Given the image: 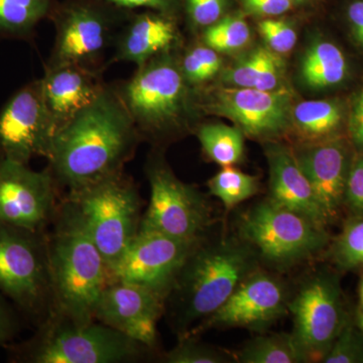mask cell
I'll use <instances>...</instances> for the list:
<instances>
[{
    "mask_svg": "<svg viewBox=\"0 0 363 363\" xmlns=\"http://www.w3.org/2000/svg\"><path fill=\"white\" fill-rule=\"evenodd\" d=\"M142 140L116 88L105 85L92 104L57 131L47 160L69 193L123 172Z\"/></svg>",
    "mask_w": 363,
    "mask_h": 363,
    "instance_id": "6da1fadb",
    "label": "cell"
},
{
    "mask_svg": "<svg viewBox=\"0 0 363 363\" xmlns=\"http://www.w3.org/2000/svg\"><path fill=\"white\" fill-rule=\"evenodd\" d=\"M48 231L52 314L75 323L95 321L94 309L105 288L116 281L111 267L93 240L75 203L59 205Z\"/></svg>",
    "mask_w": 363,
    "mask_h": 363,
    "instance_id": "7a4b0ae2",
    "label": "cell"
},
{
    "mask_svg": "<svg viewBox=\"0 0 363 363\" xmlns=\"http://www.w3.org/2000/svg\"><path fill=\"white\" fill-rule=\"evenodd\" d=\"M257 260L259 255L241 238L213 242L203 238L182 267L168 297H173L179 337L217 311L257 269Z\"/></svg>",
    "mask_w": 363,
    "mask_h": 363,
    "instance_id": "3957f363",
    "label": "cell"
},
{
    "mask_svg": "<svg viewBox=\"0 0 363 363\" xmlns=\"http://www.w3.org/2000/svg\"><path fill=\"white\" fill-rule=\"evenodd\" d=\"M116 90L142 138L180 133L201 111L199 95L184 77L180 60L172 51L138 66Z\"/></svg>",
    "mask_w": 363,
    "mask_h": 363,
    "instance_id": "277c9868",
    "label": "cell"
},
{
    "mask_svg": "<svg viewBox=\"0 0 363 363\" xmlns=\"http://www.w3.org/2000/svg\"><path fill=\"white\" fill-rule=\"evenodd\" d=\"M38 327L32 338L6 346L11 362H130L150 350L100 322L75 323L52 314Z\"/></svg>",
    "mask_w": 363,
    "mask_h": 363,
    "instance_id": "5b68a950",
    "label": "cell"
},
{
    "mask_svg": "<svg viewBox=\"0 0 363 363\" xmlns=\"http://www.w3.org/2000/svg\"><path fill=\"white\" fill-rule=\"evenodd\" d=\"M0 293L38 326L51 316L48 231L0 222Z\"/></svg>",
    "mask_w": 363,
    "mask_h": 363,
    "instance_id": "8992f818",
    "label": "cell"
},
{
    "mask_svg": "<svg viewBox=\"0 0 363 363\" xmlns=\"http://www.w3.org/2000/svg\"><path fill=\"white\" fill-rule=\"evenodd\" d=\"M131 13L104 0L55 4L49 18L56 37L47 66H77L99 73L105 52Z\"/></svg>",
    "mask_w": 363,
    "mask_h": 363,
    "instance_id": "52a82bcc",
    "label": "cell"
},
{
    "mask_svg": "<svg viewBox=\"0 0 363 363\" xmlns=\"http://www.w3.org/2000/svg\"><path fill=\"white\" fill-rule=\"evenodd\" d=\"M111 269L140 230V198L123 172L69 193Z\"/></svg>",
    "mask_w": 363,
    "mask_h": 363,
    "instance_id": "ba28073f",
    "label": "cell"
},
{
    "mask_svg": "<svg viewBox=\"0 0 363 363\" xmlns=\"http://www.w3.org/2000/svg\"><path fill=\"white\" fill-rule=\"evenodd\" d=\"M240 235L259 257L279 267L310 259L329 242L325 227L269 198L241 215Z\"/></svg>",
    "mask_w": 363,
    "mask_h": 363,
    "instance_id": "9c48e42d",
    "label": "cell"
},
{
    "mask_svg": "<svg viewBox=\"0 0 363 363\" xmlns=\"http://www.w3.org/2000/svg\"><path fill=\"white\" fill-rule=\"evenodd\" d=\"M145 174L150 197L140 230L183 240H203L211 226L212 212L201 193L177 178L161 155L150 157Z\"/></svg>",
    "mask_w": 363,
    "mask_h": 363,
    "instance_id": "30bf717a",
    "label": "cell"
},
{
    "mask_svg": "<svg viewBox=\"0 0 363 363\" xmlns=\"http://www.w3.org/2000/svg\"><path fill=\"white\" fill-rule=\"evenodd\" d=\"M292 335L307 362H323L347 320L337 278L319 272L301 286L292 301Z\"/></svg>",
    "mask_w": 363,
    "mask_h": 363,
    "instance_id": "8fae6325",
    "label": "cell"
},
{
    "mask_svg": "<svg viewBox=\"0 0 363 363\" xmlns=\"http://www.w3.org/2000/svg\"><path fill=\"white\" fill-rule=\"evenodd\" d=\"M199 106L207 113L225 117L245 135L257 140L279 138L291 128L292 93L285 87L272 91L224 87L199 95Z\"/></svg>",
    "mask_w": 363,
    "mask_h": 363,
    "instance_id": "7c38bea8",
    "label": "cell"
},
{
    "mask_svg": "<svg viewBox=\"0 0 363 363\" xmlns=\"http://www.w3.org/2000/svg\"><path fill=\"white\" fill-rule=\"evenodd\" d=\"M57 186L51 169L33 171L0 157V222L47 231L59 207Z\"/></svg>",
    "mask_w": 363,
    "mask_h": 363,
    "instance_id": "4fadbf2b",
    "label": "cell"
},
{
    "mask_svg": "<svg viewBox=\"0 0 363 363\" xmlns=\"http://www.w3.org/2000/svg\"><path fill=\"white\" fill-rule=\"evenodd\" d=\"M201 240L138 230L112 269L114 279L145 286L168 298L182 267Z\"/></svg>",
    "mask_w": 363,
    "mask_h": 363,
    "instance_id": "5bb4252c",
    "label": "cell"
},
{
    "mask_svg": "<svg viewBox=\"0 0 363 363\" xmlns=\"http://www.w3.org/2000/svg\"><path fill=\"white\" fill-rule=\"evenodd\" d=\"M55 133L38 79L14 93L0 111V157L23 164L35 157L47 159Z\"/></svg>",
    "mask_w": 363,
    "mask_h": 363,
    "instance_id": "9a60e30c",
    "label": "cell"
},
{
    "mask_svg": "<svg viewBox=\"0 0 363 363\" xmlns=\"http://www.w3.org/2000/svg\"><path fill=\"white\" fill-rule=\"evenodd\" d=\"M288 311L286 286L276 277L257 269L241 281L217 311L184 336H195L208 329L221 327L259 331L285 316Z\"/></svg>",
    "mask_w": 363,
    "mask_h": 363,
    "instance_id": "2e32d148",
    "label": "cell"
},
{
    "mask_svg": "<svg viewBox=\"0 0 363 363\" xmlns=\"http://www.w3.org/2000/svg\"><path fill=\"white\" fill-rule=\"evenodd\" d=\"M166 302L150 289L116 279L98 298L94 320L152 350L157 345V322Z\"/></svg>",
    "mask_w": 363,
    "mask_h": 363,
    "instance_id": "e0dca14e",
    "label": "cell"
},
{
    "mask_svg": "<svg viewBox=\"0 0 363 363\" xmlns=\"http://www.w3.org/2000/svg\"><path fill=\"white\" fill-rule=\"evenodd\" d=\"M329 221L344 205L351 160L346 145L336 138L306 143L294 150Z\"/></svg>",
    "mask_w": 363,
    "mask_h": 363,
    "instance_id": "ac0fdd59",
    "label": "cell"
},
{
    "mask_svg": "<svg viewBox=\"0 0 363 363\" xmlns=\"http://www.w3.org/2000/svg\"><path fill=\"white\" fill-rule=\"evenodd\" d=\"M266 156L269 169V199L318 225L330 223L294 150L281 143H267Z\"/></svg>",
    "mask_w": 363,
    "mask_h": 363,
    "instance_id": "d6986e66",
    "label": "cell"
},
{
    "mask_svg": "<svg viewBox=\"0 0 363 363\" xmlns=\"http://www.w3.org/2000/svg\"><path fill=\"white\" fill-rule=\"evenodd\" d=\"M40 80L56 133L92 104L105 86L99 73L77 66H45Z\"/></svg>",
    "mask_w": 363,
    "mask_h": 363,
    "instance_id": "ffe728a7",
    "label": "cell"
},
{
    "mask_svg": "<svg viewBox=\"0 0 363 363\" xmlns=\"http://www.w3.org/2000/svg\"><path fill=\"white\" fill-rule=\"evenodd\" d=\"M178 42L176 18L152 11H133L117 33L112 61L142 66L159 55L173 51Z\"/></svg>",
    "mask_w": 363,
    "mask_h": 363,
    "instance_id": "44dd1931",
    "label": "cell"
},
{
    "mask_svg": "<svg viewBox=\"0 0 363 363\" xmlns=\"http://www.w3.org/2000/svg\"><path fill=\"white\" fill-rule=\"evenodd\" d=\"M348 65L343 52L329 40H316L307 50L301 63V78L312 89H326L342 83Z\"/></svg>",
    "mask_w": 363,
    "mask_h": 363,
    "instance_id": "7402d4cb",
    "label": "cell"
},
{
    "mask_svg": "<svg viewBox=\"0 0 363 363\" xmlns=\"http://www.w3.org/2000/svg\"><path fill=\"white\" fill-rule=\"evenodd\" d=\"M342 107L333 100H310L293 106L291 126L303 143L328 140L342 123Z\"/></svg>",
    "mask_w": 363,
    "mask_h": 363,
    "instance_id": "603a6c76",
    "label": "cell"
},
{
    "mask_svg": "<svg viewBox=\"0 0 363 363\" xmlns=\"http://www.w3.org/2000/svg\"><path fill=\"white\" fill-rule=\"evenodd\" d=\"M55 4L56 0H0V37H30Z\"/></svg>",
    "mask_w": 363,
    "mask_h": 363,
    "instance_id": "cb8c5ba5",
    "label": "cell"
},
{
    "mask_svg": "<svg viewBox=\"0 0 363 363\" xmlns=\"http://www.w3.org/2000/svg\"><path fill=\"white\" fill-rule=\"evenodd\" d=\"M197 138L205 155L219 166H235L245 155V133L238 126L203 124Z\"/></svg>",
    "mask_w": 363,
    "mask_h": 363,
    "instance_id": "d4e9b609",
    "label": "cell"
},
{
    "mask_svg": "<svg viewBox=\"0 0 363 363\" xmlns=\"http://www.w3.org/2000/svg\"><path fill=\"white\" fill-rule=\"evenodd\" d=\"M236 359L242 363L307 362L292 333L257 336L236 353Z\"/></svg>",
    "mask_w": 363,
    "mask_h": 363,
    "instance_id": "484cf974",
    "label": "cell"
},
{
    "mask_svg": "<svg viewBox=\"0 0 363 363\" xmlns=\"http://www.w3.org/2000/svg\"><path fill=\"white\" fill-rule=\"evenodd\" d=\"M210 194L218 198L226 209L238 206L257 194L259 189V179L234 168L222 167L216 175L207 183Z\"/></svg>",
    "mask_w": 363,
    "mask_h": 363,
    "instance_id": "4316f807",
    "label": "cell"
},
{
    "mask_svg": "<svg viewBox=\"0 0 363 363\" xmlns=\"http://www.w3.org/2000/svg\"><path fill=\"white\" fill-rule=\"evenodd\" d=\"M203 40L216 52H235L250 42V26L242 14H229L205 28Z\"/></svg>",
    "mask_w": 363,
    "mask_h": 363,
    "instance_id": "83f0119b",
    "label": "cell"
},
{
    "mask_svg": "<svg viewBox=\"0 0 363 363\" xmlns=\"http://www.w3.org/2000/svg\"><path fill=\"white\" fill-rule=\"evenodd\" d=\"M184 77L193 87L206 83L219 73L222 60L219 52L208 47L197 45L189 50L180 60Z\"/></svg>",
    "mask_w": 363,
    "mask_h": 363,
    "instance_id": "f1b7e54d",
    "label": "cell"
},
{
    "mask_svg": "<svg viewBox=\"0 0 363 363\" xmlns=\"http://www.w3.org/2000/svg\"><path fill=\"white\" fill-rule=\"evenodd\" d=\"M333 259L341 269L363 266V216L346 223L333 247Z\"/></svg>",
    "mask_w": 363,
    "mask_h": 363,
    "instance_id": "f546056e",
    "label": "cell"
},
{
    "mask_svg": "<svg viewBox=\"0 0 363 363\" xmlns=\"http://www.w3.org/2000/svg\"><path fill=\"white\" fill-rule=\"evenodd\" d=\"M168 363H225L230 362L223 351L198 342L194 336H183L173 350L166 353Z\"/></svg>",
    "mask_w": 363,
    "mask_h": 363,
    "instance_id": "4dcf8cb0",
    "label": "cell"
},
{
    "mask_svg": "<svg viewBox=\"0 0 363 363\" xmlns=\"http://www.w3.org/2000/svg\"><path fill=\"white\" fill-rule=\"evenodd\" d=\"M325 363H363V332L346 321L324 357Z\"/></svg>",
    "mask_w": 363,
    "mask_h": 363,
    "instance_id": "1f68e13d",
    "label": "cell"
},
{
    "mask_svg": "<svg viewBox=\"0 0 363 363\" xmlns=\"http://www.w3.org/2000/svg\"><path fill=\"white\" fill-rule=\"evenodd\" d=\"M271 50L259 47L223 74L224 84L229 87L253 88L259 79Z\"/></svg>",
    "mask_w": 363,
    "mask_h": 363,
    "instance_id": "d6a6232c",
    "label": "cell"
},
{
    "mask_svg": "<svg viewBox=\"0 0 363 363\" xmlns=\"http://www.w3.org/2000/svg\"><path fill=\"white\" fill-rule=\"evenodd\" d=\"M260 35L267 47L276 54H286L297 44V32L292 23L285 20L269 18L259 23Z\"/></svg>",
    "mask_w": 363,
    "mask_h": 363,
    "instance_id": "836d02e7",
    "label": "cell"
},
{
    "mask_svg": "<svg viewBox=\"0 0 363 363\" xmlns=\"http://www.w3.org/2000/svg\"><path fill=\"white\" fill-rule=\"evenodd\" d=\"M226 0H185L184 11L196 28H207L223 18Z\"/></svg>",
    "mask_w": 363,
    "mask_h": 363,
    "instance_id": "e575fe53",
    "label": "cell"
},
{
    "mask_svg": "<svg viewBox=\"0 0 363 363\" xmlns=\"http://www.w3.org/2000/svg\"><path fill=\"white\" fill-rule=\"evenodd\" d=\"M344 204L358 216H363V152H358L351 160Z\"/></svg>",
    "mask_w": 363,
    "mask_h": 363,
    "instance_id": "d590c367",
    "label": "cell"
},
{
    "mask_svg": "<svg viewBox=\"0 0 363 363\" xmlns=\"http://www.w3.org/2000/svg\"><path fill=\"white\" fill-rule=\"evenodd\" d=\"M112 6L125 11H133L135 9L157 11L166 14L174 18H178L184 11L185 0H104Z\"/></svg>",
    "mask_w": 363,
    "mask_h": 363,
    "instance_id": "8d00e7d4",
    "label": "cell"
},
{
    "mask_svg": "<svg viewBox=\"0 0 363 363\" xmlns=\"http://www.w3.org/2000/svg\"><path fill=\"white\" fill-rule=\"evenodd\" d=\"M21 329V313L0 293V347H6Z\"/></svg>",
    "mask_w": 363,
    "mask_h": 363,
    "instance_id": "74e56055",
    "label": "cell"
},
{
    "mask_svg": "<svg viewBox=\"0 0 363 363\" xmlns=\"http://www.w3.org/2000/svg\"><path fill=\"white\" fill-rule=\"evenodd\" d=\"M243 11L259 18H277L295 6L293 0H240Z\"/></svg>",
    "mask_w": 363,
    "mask_h": 363,
    "instance_id": "f35d334b",
    "label": "cell"
},
{
    "mask_svg": "<svg viewBox=\"0 0 363 363\" xmlns=\"http://www.w3.org/2000/svg\"><path fill=\"white\" fill-rule=\"evenodd\" d=\"M283 67V62H281L279 55L269 51L262 73H260L259 77L253 88L264 91H272L281 88Z\"/></svg>",
    "mask_w": 363,
    "mask_h": 363,
    "instance_id": "ab89813d",
    "label": "cell"
},
{
    "mask_svg": "<svg viewBox=\"0 0 363 363\" xmlns=\"http://www.w3.org/2000/svg\"><path fill=\"white\" fill-rule=\"evenodd\" d=\"M348 128L353 145L358 152H363V85L353 100Z\"/></svg>",
    "mask_w": 363,
    "mask_h": 363,
    "instance_id": "60d3db41",
    "label": "cell"
},
{
    "mask_svg": "<svg viewBox=\"0 0 363 363\" xmlns=\"http://www.w3.org/2000/svg\"><path fill=\"white\" fill-rule=\"evenodd\" d=\"M344 13L353 37L363 48V0H347Z\"/></svg>",
    "mask_w": 363,
    "mask_h": 363,
    "instance_id": "b9f144b4",
    "label": "cell"
},
{
    "mask_svg": "<svg viewBox=\"0 0 363 363\" xmlns=\"http://www.w3.org/2000/svg\"><path fill=\"white\" fill-rule=\"evenodd\" d=\"M322 0H293L294 4L298 6H308V4H314Z\"/></svg>",
    "mask_w": 363,
    "mask_h": 363,
    "instance_id": "7bdbcfd3",
    "label": "cell"
},
{
    "mask_svg": "<svg viewBox=\"0 0 363 363\" xmlns=\"http://www.w3.org/2000/svg\"><path fill=\"white\" fill-rule=\"evenodd\" d=\"M355 324L363 332V311H360L355 318Z\"/></svg>",
    "mask_w": 363,
    "mask_h": 363,
    "instance_id": "ee69618b",
    "label": "cell"
},
{
    "mask_svg": "<svg viewBox=\"0 0 363 363\" xmlns=\"http://www.w3.org/2000/svg\"><path fill=\"white\" fill-rule=\"evenodd\" d=\"M359 300H360V307H362V311H363V277L362 279V281H360V286H359Z\"/></svg>",
    "mask_w": 363,
    "mask_h": 363,
    "instance_id": "f6af8a7d",
    "label": "cell"
}]
</instances>
